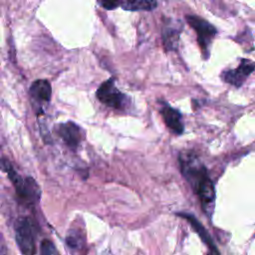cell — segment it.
Here are the masks:
<instances>
[{"label": "cell", "instance_id": "obj_1", "mask_svg": "<svg viewBox=\"0 0 255 255\" xmlns=\"http://www.w3.org/2000/svg\"><path fill=\"white\" fill-rule=\"evenodd\" d=\"M179 163L181 173L196 193L202 209L206 213L209 212L215 201V189L206 167L191 151H182Z\"/></svg>", "mask_w": 255, "mask_h": 255}, {"label": "cell", "instance_id": "obj_2", "mask_svg": "<svg viewBox=\"0 0 255 255\" xmlns=\"http://www.w3.org/2000/svg\"><path fill=\"white\" fill-rule=\"evenodd\" d=\"M0 169L7 173L9 179L15 187L20 200L27 205L36 204L41 197V189L32 177H22L12 166L11 162L5 158H0Z\"/></svg>", "mask_w": 255, "mask_h": 255}, {"label": "cell", "instance_id": "obj_3", "mask_svg": "<svg viewBox=\"0 0 255 255\" xmlns=\"http://www.w3.org/2000/svg\"><path fill=\"white\" fill-rule=\"evenodd\" d=\"M185 19L189 26L195 30L203 58L207 59L209 57V47L217 33L216 28L196 15H186Z\"/></svg>", "mask_w": 255, "mask_h": 255}, {"label": "cell", "instance_id": "obj_4", "mask_svg": "<svg viewBox=\"0 0 255 255\" xmlns=\"http://www.w3.org/2000/svg\"><path fill=\"white\" fill-rule=\"evenodd\" d=\"M15 237L22 255H36V244L32 223L26 217L19 218L15 223Z\"/></svg>", "mask_w": 255, "mask_h": 255}, {"label": "cell", "instance_id": "obj_5", "mask_svg": "<svg viewBox=\"0 0 255 255\" xmlns=\"http://www.w3.org/2000/svg\"><path fill=\"white\" fill-rule=\"evenodd\" d=\"M96 96L104 105L118 110L123 109L128 100L127 96L120 92V90L116 87L114 78H110L106 82L102 83L96 92Z\"/></svg>", "mask_w": 255, "mask_h": 255}, {"label": "cell", "instance_id": "obj_6", "mask_svg": "<svg viewBox=\"0 0 255 255\" xmlns=\"http://www.w3.org/2000/svg\"><path fill=\"white\" fill-rule=\"evenodd\" d=\"M254 71V64L248 59H241L240 65L233 70H227L222 72L221 77L225 83H228L236 88L243 85L245 80Z\"/></svg>", "mask_w": 255, "mask_h": 255}, {"label": "cell", "instance_id": "obj_7", "mask_svg": "<svg viewBox=\"0 0 255 255\" xmlns=\"http://www.w3.org/2000/svg\"><path fill=\"white\" fill-rule=\"evenodd\" d=\"M57 133L71 148L77 149L82 141V128L74 122L62 123L57 127Z\"/></svg>", "mask_w": 255, "mask_h": 255}, {"label": "cell", "instance_id": "obj_8", "mask_svg": "<svg viewBox=\"0 0 255 255\" xmlns=\"http://www.w3.org/2000/svg\"><path fill=\"white\" fill-rule=\"evenodd\" d=\"M159 113L166 125V127L176 134H181L184 130V125L182 122L181 114L170 107L168 104L163 103Z\"/></svg>", "mask_w": 255, "mask_h": 255}, {"label": "cell", "instance_id": "obj_9", "mask_svg": "<svg viewBox=\"0 0 255 255\" xmlns=\"http://www.w3.org/2000/svg\"><path fill=\"white\" fill-rule=\"evenodd\" d=\"M178 216L184 218L192 227L193 229L197 232V234L199 235V237L201 238V240L206 244V246L209 248V253L214 254V255H220L217 247L215 246L212 238L210 237L209 233L207 232V230L204 228V226L196 219V217H194L192 214L189 213H185V212H181V213H177Z\"/></svg>", "mask_w": 255, "mask_h": 255}, {"label": "cell", "instance_id": "obj_10", "mask_svg": "<svg viewBox=\"0 0 255 255\" xmlns=\"http://www.w3.org/2000/svg\"><path fill=\"white\" fill-rule=\"evenodd\" d=\"M51 95L52 88L47 80H36L30 87L31 99L39 106L49 103Z\"/></svg>", "mask_w": 255, "mask_h": 255}, {"label": "cell", "instance_id": "obj_11", "mask_svg": "<svg viewBox=\"0 0 255 255\" xmlns=\"http://www.w3.org/2000/svg\"><path fill=\"white\" fill-rule=\"evenodd\" d=\"M180 31H181V27L178 29L176 27H170L167 25L164 27L163 33H162V40H163V45L166 51H171L176 49L178 40H179Z\"/></svg>", "mask_w": 255, "mask_h": 255}, {"label": "cell", "instance_id": "obj_12", "mask_svg": "<svg viewBox=\"0 0 255 255\" xmlns=\"http://www.w3.org/2000/svg\"><path fill=\"white\" fill-rule=\"evenodd\" d=\"M121 6L129 11H149L157 6V0H123Z\"/></svg>", "mask_w": 255, "mask_h": 255}, {"label": "cell", "instance_id": "obj_13", "mask_svg": "<svg viewBox=\"0 0 255 255\" xmlns=\"http://www.w3.org/2000/svg\"><path fill=\"white\" fill-rule=\"evenodd\" d=\"M83 236L78 229H71L66 237L67 245L72 249H79L83 244Z\"/></svg>", "mask_w": 255, "mask_h": 255}, {"label": "cell", "instance_id": "obj_14", "mask_svg": "<svg viewBox=\"0 0 255 255\" xmlns=\"http://www.w3.org/2000/svg\"><path fill=\"white\" fill-rule=\"evenodd\" d=\"M41 255H61L53 242L49 239H44L41 243Z\"/></svg>", "mask_w": 255, "mask_h": 255}, {"label": "cell", "instance_id": "obj_15", "mask_svg": "<svg viewBox=\"0 0 255 255\" xmlns=\"http://www.w3.org/2000/svg\"><path fill=\"white\" fill-rule=\"evenodd\" d=\"M123 0H98V3L107 10L116 9L121 5Z\"/></svg>", "mask_w": 255, "mask_h": 255}]
</instances>
